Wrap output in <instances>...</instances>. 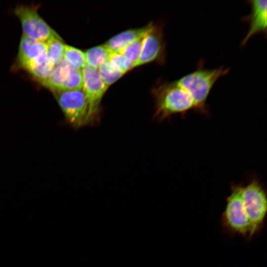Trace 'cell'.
Instances as JSON below:
<instances>
[{"instance_id": "obj_1", "label": "cell", "mask_w": 267, "mask_h": 267, "mask_svg": "<svg viewBox=\"0 0 267 267\" xmlns=\"http://www.w3.org/2000/svg\"><path fill=\"white\" fill-rule=\"evenodd\" d=\"M152 93L155 104L153 118L158 122L169 120L174 115L184 116L192 110L196 112L192 96L176 80L160 83Z\"/></svg>"}, {"instance_id": "obj_2", "label": "cell", "mask_w": 267, "mask_h": 267, "mask_svg": "<svg viewBox=\"0 0 267 267\" xmlns=\"http://www.w3.org/2000/svg\"><path fill=\"white\" fill-rule=\"evenodd\" d=\"M229 71V69L224 66L207 69L203 62H200L195 70L176 81L192 96L196 104V112L207 116L209 111L207 100L209 93L216 82Z\"/></svg>"}, {"instance_id": "obj_3", "label": "cell", "mask_w": 267, "mask_h": 267, "mask_svg": "<svg viewBox=\"0 0 267 267\" xmlns=\"http://www.w3.org/2000/svg\"><path fill=\"white\" fill-rule=\"evenodd\" d=\"M241 198L252 234L262 222L267 211L266 191L258 178H252L246 185H242Z\"/></svg>"}, {"instance_id": "obj_4", "label": "cell", "mask_w": 267, "mask_h": 267, "mask_svg": "<svg viewBox=\"0 0 267 267\" xmlns=\"http://www.w3.org/2000/svg\"><path fill=\"white\" fill-rule=\"evenodd\" d=\"M66 122L79 129L89 126L88 107L83 90L53 92Z\"/></svg>"}, {"instance_id": "obj_5", "label": "cell", "mask_w": 267, "mask_h": 267, "mask_svg": "<svg viewBox=\"0 0 267 267\" xmlns=\"http://www.w3.org/2000/svg\"><path fill=\"white\" fill-rule=\"evenodd\" d=\"M83 91L88 107L89 126H94L101 120V103L107 88L99 76L98 70L88 65L82 69Z\"/></svg>"}, {"instance_id": "obj_6", "label": "cell", "mask_w": 267, "mask_h": 267, "mask_svg": "<svg viewBox=\"0 0 267 267\" xmlns=\"http://www.w3.org/2000/svg\"><path fill=\"white\" fill-rule=\"evenodd\" d=\"M14 13L21 22L23 35L45 43L60 37L41 17L37 8L20 5L15 9Z\"/></svg>"}, {"instance_id": "obj_7", "label": "cell", "mask_w": 267, "mask_h": 267, "mask_svg": "<svg viewBox=\"0 0 267 267\" xmlns=\"http://www.w3.org/2000/svg\"><path fill=\"white\" fill-rule=\"evenodd\" d=\"M243 184H232L231 192L226 199L224 212L227 224L240 233L252 234L249 221L244 211L241 198Z\"/></svg>"}, {"instance_id": "obj_8", "label": "cell", "mask_w": 267, "mask_h": 267, "mask_svg": "<svg viewBox=\"0 0 267 267\" xmlns=\"http://www.w3.org/2000/svg\"><path fill=\"white\" fill-rule=\"evenodd\" d=\"M165 48L163 26L154 24L144 37L140 56L133 64V68L154 61L164 62Z\"/></svg>"}, {"instance_id": "obj_9", "label": "cell", "mask_w": 267, "mask_h": 267, "mask_svg": "<svg viewBox=\"0 0 267 267\" xmlns=\"http://www.w3.org/2000/svg\"><path fill=\"white\" fill-rule=\"evenodd\" d=\"M251 7L250 14L242 18V20L249 24L248 32L242 40L241 45H244L252 37L259 34H267L266 0H253L248 1Z\"/></svg>"}, {"instance_id": "obj_10", "label": "cell", "mask_w": 267, "mask_h": 267, "mask_svg": "<svg viewBox=\"0 0 267 267\" xmlns=\"http://www.w3.org/2000/svg\"><path fill=\"white\" fill-rule=\"evenodd\" d=\"M153 22L144 27L128 29L114 36L104 44L111 52H118L144 36L153 26Z\"/></svg>"}, {"instance_id": "obj_11", "label": "cell", "mask_w": 267, "mask_h": 267, "mask_svg": "<svg viewBox=\"0 0 267 267\" xmlns=\"http://www.w3.org/2000/svg\"><path fill=\"white\" fill-rule=\"evenodd\" d=\"M71 66L65 60L55 65L48 78L42 84L53 92L61 90L70 73Z\"/></svg>"}, {"instance_id": "obj_12", "label": "cell", "mask_w": 267, "mask_h": 267, "mask_svg": "<svg viewBox=\"0 0 267 267\" xmlns=\"http://www.w3.org/2000/svg\"><path fill=\"white\" fill-rule=\"evenodd\" d=\"M47 44L45 42L36 41L30 47L24 60L20 65L27 71L43 63L47 59Z\"/></svg>"}, {"instance_id": "obj_13", "label": "cell", "mask_w": 267, "mask_h": 267, "mask_svg": "<svg viewBox=\"0 0 267 267\" xmlns=\"http://www.w3.org/2000/svg\"><path fill=\"white\" fill-rule=\"evenodd\" d=\"M111 53L104 44L89 48L85 52L86 65L97 69L108 60Z\"/></svg>"}, {"instance_id": "obj_14", "label": "cell", "mask_w": 267, "mask_h": 267, "mask_svg": "<svg viewBox=\"0 0 267 267\" xmlns=\"http://www.w3.org/2000/svg\"><path fill=\"white\" fill-rule=\"evenodd\" d=\"M64 59L77 69L82 70L86 65L85 52L78 48L65 44Z\"/></svg>"}, {"instance_id": "obj_15", "label": "cell", "mask_w": 267, "mask_h": 267, "mask_svg": "<svg viewBox=\"0 0 267 267\" xmlns=\"http://www.w3.org/2000/svg\"><path fill=\"white\" fill-rule=\"evenodd\" d=\"M46 43L47 57L55 66L64 59V44L61 37L53 39Z\"/></svg>"}, {"instance_id": "obj_16", "label": "cell", "mask_w": 267, "mask_h": 267, "mask_svg": "<svg viewBox=\"0 0 267 267\" xmlns=\"http://www.w3.org/2000/svg\"><path fill=\"white\" fill-rule=\"evenodd\" d=\"M97 70L100 77L107 88L123 75L113 67L108 60L101 64Z\"/></svg>"}, {"instance_id": "obj_17", "label": "cell", "mask_w": 267, "mask_h": 267, "mask_svg": "<svg viewBox=\"0 0 267 267\" xmlns=\"http://www.w3.org/2000/svg\"><path fill=\"white\" fill-rule=\"evenodd\" d=\"M83 87V77L82 70L72 66L69 76L64 83L61 91L82 90Z\"/></svg>"}, {"instance_id": "obj_18", "label": "cell", "mask_w": 267, "mask_h": 267, "mask_svg": "<svg viewBox=\"0 0 267 267\" xmlns=\"http://www.w3.org/2000/svg\"><path fill=\"white\" fill-rule=\"evenodd\" d=\"M145 35L118 52L131 62L133 65L140 56Z\"/></svg>"}, {"instance_id": "obj_19", "label": "cell", "mask_w": 267, "mask_h": 267, "mask_svg": "<svg viewBox=\"0 0 267 267\" xmlns=\"http://www.w3.org/2000/svg\"><path fill=\"white\" fill-rule=\"evenodd\" d=\"M54 66L47 58L45 62L32 67L28 71L42 84L49 76Z\"/></svg>"}, {"instance_id": "obj_20", "label": "cell", "mask_w": 267, "mask_h": 267, "mask_svg": "<svg viewBox=\"0 0 267 267\" xmlns=\"http://www.w3.org/2000/svg\"><path fill=\"white\" fill-rule=\"evenodd\" d=\"M107 60L123 75L133 68V63L119 52H111Z\"/></svg>"}, {"instance_id": "obj_21", "label": "cell", "mask_w": 267, "mask_h": 267, "mask_svg": "<svg viewBox=\"0 0 267 267\" xmlns=\"http://www.w3.org/2000/svg\"><path fill=\"white\" fill-rule=\"evenodd\" d=\"M36 41H37L23 35L20 42L18 53V61L19 64L23 61L30 47Z\"/></svg>"}]
</instances>
